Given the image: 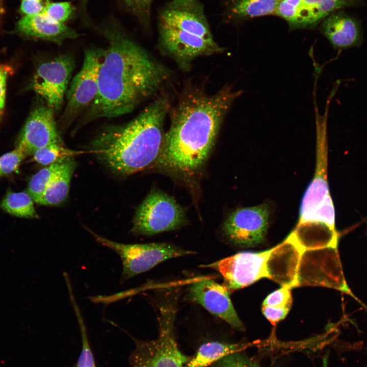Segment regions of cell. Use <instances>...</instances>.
I'll list each match as a JSON object with an SVG mask.
<instances>
[{"mask_svg": "<svg viewBox=\"0 0 367 367\" xmlns=\"http://www.w3.org/2000/svg\"><path fill=\"white\" fill-rule=\"evenodd\" d=\"M242 93L225 86L211 95L195 90L185 94L174 109L159 155L152 166L189 177L206 162L222 122Z\"/></svg>", "mask_w": 367, "mask_h": 367, "instance_id": "6da1fadb", "label": "cell"}, {"mask_svg": "<svg viewBox=\"0 0 367 367\" xmlns=\"http://www.w3.org/2000/svg\"><path fill=\"white\" fill-rule=\"evenodd\" d=\"M108 41L98 77V91L87 121L131 112L155 94L168 77L166 70L140 45L113 26L98 28Z\"/></svg>", "mask_w": 367, "mask_h": 367, "instance_id": "7a4b0ae2", "label": "cell"}, {"mask_svg": "<svg viewBox=\"0 0 367 367\" xmlns=\"http://www.w3.org/2000/svg\"><path fill=\"white\" fill-rule=\"evenodd\" d=\"M169 109L167 99L158 98L128 123L105 128L92 143L93 151L107 167L122 175L150 166L161 150Z\"/></svg>", "mask_w": 367, "mask_h": 367, "instance_id": "3957f363", "label": "cell"}, {"mask_svg": "<svg viewBox=\"0 0 367 367\" xmlns=\"http://www.w3.org/2000/svg\"><path fill=\"white\" fill-rule=\"evenodd\" d=\"M160 42L178 64L187 66L197 57L220 53L200 0H171L158 17Z\"/></svg>", "mask_w": 367, "mask_h": 367, "instance_id": "277c9868", "label": "cell"}, {"mask_svg": "<svg viewBox=\"0 0 367 367\" xmlns=\"http://www.w3.org/2000/svg\"><path fill=\"white\" fill-rule=\"evenodd\" d=\"M175 300L167 299L159 306L158 337L151 340L135 339L136 347L129 359L131 367H185L189 358L181 353L175 342Z\"/></svg>", "mask_w": 367, "mask_h": 367, "instance_id": "5b68a950", "label": "cell"}, {"mask_svg": "<svg viewBox=\"0 0 367 367\" xmlns=\"http://www.w3.org/2000/svg\"><path fill=\"white\" fill-rule=\"evenodd\" d=\"M88 230L98 243L113 250L120 257L123 266L122 282L166 260L194 253L192 251L167 243L134 244L117 243L89 229Z\"/></svg>", "mask_w": 367, "mask_h": 367, "instance_id": "8992f818", "label": "cell"}, {"mask_svg": "<svg viewBox=\"0 0 367 367\" xmlns=\"http://www.w3.org/2000/svg\"><path fill=\"white\" fill-rule=\"evenodd\" d=\"M187 221L183 207L172 196L159 190L150 192L137 208L131 232L153 235L178 229Z\"/></svg>", "mask_w": 367, "mask_h": 367, "instance_id": "52a82bcc", "label": "cell"}, {"mask_svg": "<svg viewBox=\"0 0 367 367\" xmlns=\"http://www.w3.org/2000/svg\"><path fill=\"white\" fill-rule=\"evenodd\" d=\"M74 61L69 55H61L41 64L36 70L31 86L54 112L59 111L63 103Z\"/></svg>", "mask_w": 367, "mask_h": 367, "instance_id": "ba28073f", "label": "cell"}, {"mask_svg": "<svg viewBox=\"0 0 367 367\" xmlns=\"http://www.w3.org/2000/svg\"><path fill=\"white\" fill-rule=\"evenodd\" d=\"M270 251L240 252L200 267L219 272L224 278L223 285L232 292L267 277L266 263Z\"/></svg>", "mask_w": 367, "mask_h": 367, "instance_id": "9c48e42d", "label": "cell"}, {"mask_svg": "<svg viewBox=\"0 0 367 367\" xmlns=\"http://www.w3.org/2000/svg\"><path fill=\"white\" fill-rule=\"evenodd\" d=\"M103 56L104 49H90L85 51L82 67L72 80L67 92L63 119L73 118L95 98L98 91L99 70Z\"/></svg>", "mask_w": 367, "mask_h": 367, "instance_id": "30bf717a", "label": "cell"}, {"mask_svg": "<svg viewBox=\"0 0 367 367\" xmlns=\"http://www.w3.org/2000/svg\"><path fill=\"white\" fill-rule=\"evenodd\" d=\"M269 216V208L266 204L237 209L224 222V234L236 245L255 246L265 240Z\"/></svg>", "mask_w": 367, "mask_h": 367, "instance_id": "8fae6325", "label": "cell"}, {"mask_svg": "<svg viewBox=\"0 0 367 367\" xmlns=\"http://www.w3.org/2000/svg\"><path fill=\"white\" fill-rule=\"evenodd\" d=\"M185 298L201 305L233 328L238 330L244 329L231 303L228 291L223 285L211 278H203L192 282L188 286Z\"/></svg>", "mask_w": 367, "mask_h": 367, "instance_id": "7c38bea8", "label": "cell"}, {"mask_svg": "<svg viewBox=\"0 0 367 367\" xmlns=\"http://www.w3.org/2000/svg\"><path fill=\"white\" fill-rule=\"evenodd\" d=\"M54 111L46 104L36 106L31 113L18 138L16 147L25 155L50 144H62L54 117Z\"/></svg>", "mask_w": 367, "mask_h": 367, "instance_id": "4fadbf2b", "label": "cell"}, {"mask_svg": "<svg viewBox=\"0 0 367 367\" xmlns=\"http://www.w3.org/2000/svg\"><path fill=\"white\" fill-rule=\"evenodd\" d=\"M326 158L307 187L300 207V222L318 221L335 229V211L326 176Z\"/></svg>", "mask_w": 367, "mask_h": 367, "instance_id": "5bb4252c", "label": "cell"}, {"mask_svg": "<svg viewBox=\"0 0 367 367\" xmlns=\"http://www.w3.org/2000/svg\"><path fill=\"white\" fill-rule=\"evenodd\" d=\"M303 251L289 237L271 249L266 263L267 277L291 289L297 285V275Z\"/></svg>", "mask_w": 367, "mask_h": 367, "instance_id": "9a60e30c", "label": "cell"}, {"mask_svg": "<svg viewBox=\"0 0 367 367\" xmlns=\"http://www.w3.org/2000/svg\"><path fill=\"white\" fill-rule=\"evenodd\" d=\"M320 30L335 48H346L358 45L362 40L358 21L342 10L332 13L323 20Z\"/></svg>", "mask_w": 367, "mask_h": 367, "instance_id": "2e32d148", "label": "cell"}, {"mask_svg": "<svg viewBox=\"0 0 367 367\" xmlns=\"http://www.w3.org/2000/svg\"><path fill=\"white\" fill-rule=\"evenodd\" d=\"M17 30L25 36L39 38L58 44L79 34L64 23L50 19L43 13L24 16L17 23Z\"/></svg>", "mask_w": 367, "mask_h": 367, "instance_id": "e0dca14e", "label": "cell"}, {"mask_svg": "<svg viewBox=\"0 0 367 367\" xmlns=\"http://www.w3.org/2000/svg\"><path fill=\"white\" fill-rule=\"evenodd\" d=\"M289 237L303 252L322 247H334L337 242L335 229L318 221L299 222Z\"/></svg>", "mask_w": 367, "mask_h": 367, "instance_id": "ac0fdd59", "label": "cell"}, {"mask_svg": "<svg viewBox=\"0 0 367 367\" xmlns=\"http://www.w3.org/2000/svg\"><path fill=\"white\" fill-rule=\"evenodd\" d=\"M363 0H302L300 29L311 28L338 9L362 4Z\"/></svg>", "mask_w": 367, "mask_h": 367, "instance_id": "d6986e66", "label": "cell"}, {"mask_svg": "<svg viewBox=\"0 0 367 367\" xmlns=\"http://www.w3.org/2000/svg\"><path fill=\"white\" fill-rule=\"evenodd\" d=\"M279 0H225V16L229 20L275 14Z\"/></svg>", "mask_w": 367, "mask_h": 367, "instance_id": "ffe728a7", "label": "cell"}, {"mask_svg": "<svg viewBox=\"0 0 367 367\" xmlns=\"http://www.w3.org/2000/svg\"><path fill=\"white\" fill-rule=\"evenodd\" d=\"M75 167L76 163L72 157L65 159L38 204L57 205L63 202L68 196L71 179Z\"/></svg>", "mask_w": 367, "mask_h": 367, "instance_id": "44dd1931", "label": "cell"}, {"mask_svg": "<svg viewBox=\"0 0 367 367\" xmlns=\"http://www.w3.org/2000/svg\"><path fill=\"white\" fill-rule=\"evenodd\" d=\"M245 344L212 341L202 344L185 367H206L245 348Z\"/></svg>", "mask_w": 367, "mask_h": 367, "instance_id": "7402d4cb", "label": "cell"}, {"mask_svg": "<svg viewBox=\"0 0 367 367\" xmlns=\"http://www.w3.org/2000/svg\"><path fill=\"white\" fill-rule=\"evenodd\" d=\"M34 200L28 192H8L1 203V207L9 214L18 217L36 218Z\"/></svg>", "mask_w": 367, "mask_h": 367, "instance_id": "603a6c76", "label": "cell"}, {"mask_svg": "<svg viewBox=\"0 0 367 367\" xmlns=\"http://www.w3.org/2000/svg\"><path fill=\"white\" fill-rule=\"evenodd\" d=\"M66 285L70 302L78 321L82 338V350L75 367H96L94 357L89 343L86 328L80 309L75 299L71 283L67 282Z\"/></svg>", "mask_w": 367, "mask_h": 367, "instance_id": "cb8c5ba5", "label": "cell"}, {"mask_svg": "<svg viewBox=\"0 0 367 367\" xmlns=\"http://www.w3.org/2000/svg\"><path fill=\"white\" fill-rule=\"evenodd\" d=\"M64 160L48 165L31 177L27 192L34 202L38 203L46 188L61 167Z\"/></svg>", "mask_w": 367, "mask_h": 367, "instance_id": "d4e9b609", "label": "cell"}, {"mask_svg": "<svg viewBox=\"0 0 367 367\" xmlns=\"http://www.w3.org/2000/svg\"><path fill=\"white\" fill-rule=\"evenodd\" d=\"M71 154V151L65 148L62 144L52 143L38 149L33 155L36 162L48 166L70 157Z\"/></svg>", "mask_w": 367, "mask_h": 367, "instance_id": "484cf974", "label": "cell"}, {"mask_svg": "<svg viewBox=\"0 0 367 367\" xmlns=\"http://www.w3.org/2000/svg\"><path fill=\"white\" fill-rule=\"evenodd\" d=\"M302 0H279L275 14L288 23L291 30L300 29Z\"/></svg>", "mask_w": 367, "mask_h": 367, "instance_id": "4316f807", "label": "cell"}, {"mask_svg": "<svg viewBox=\"0 0 367 367\" xmlns=\"http://www.w3.org/2000/svg\"><path fill=\"white\" fill-rule=\"evenodd\" d=\"M152 1L153 0H122L128 11L144 25L149 24L150 20Z\"/></svg>", "mask_w": 367, "mask_h": 367, "instance_id": "83f0119b", "label": "cell"}, {"mask_svg": "<svg viewBox=\"0 0 367 367\" xmlns=\"http://www.w3.org/2000/svg\"><path fill=\"white\" fill-rule=\"evenodd\" d=\"M74 13V8L68 2L49 3L42 13L54 21L64 22L70 19Z\"/></svg>", "mask_w": 367, "mask_h": 367, "instance_id": "f1b7e54d", "label": "cell"}, {"mask_svg": "<svg viewBox=\"0 0 367 367\" xmlns=\"http://www.w3.org/2000/svg\"><path fill=\"white\" fill-rule=\"evenodd\" d=\"M27 155L21 149L15 148L0 157V177L16 171Z\"/></svg>", "mask_w": 367, "mask_h": 367, "instance_id": "f546056e", "label": "cell"}, {"mask_svg": "<svg viewBox=\"0 0 367 367\" xmlns=\"http://www.w3.org/2000/svg\"><path fill=\"white\" fill-rule=\"evenodd\" d=\"M290 288L282 286L269 294L265 299L263 305L272 306L290 309L292 297Z\"/></svg>", "mask_w": 367, "mask_h": 367, "instance_id": "4dcf8cb0", "label": "cell"}, {"mask_svg": "<svg viewBox=\"0 0 367 367\" xmlns=\"http://www.w3.org/2000/svg\"><path fill=\"white\" fill-rule=\"evenodd\" d=\"M49 3V0H22L20 11L25 16L41 14Z\"/></svg>", "mask_w": 367, "mask_h": 367, "instance_id": "1f68e13d", "label": "cell"}, {"mask_svg": "<svg viewBox=\"0 0 367 367\" xmlns=\"http://www.w3.org/2000/svg\"><path fill=\"white\" fill-rule=\"evenodd\" d=\"M228 367H262L255 360L238 352L226 356Z\"/></svg>", "mask_w": 367, "mask_h": 367, "instance_id": "d6a6232c", "label": "cell"}, {"mask_svg": "<svg viewBox=\"0 0 367 367\" xmlns=\"http://www.w3.org/2000/svg\"><path fill=\"white\" fill-rule=\"evenodd\" d=\"M289 309L268 305H263L262 312L266 318L273 325H276L287 315Z\"/></svg>", "mask_w": 367, "mask_h": 367, "instance_id": "836d02e7", "label": "cell"}, {"mask_svg": "<svg viewBox=\"0 0 367 367\" xmlns=\"http://www.w3.org/2000/svg\"><path fill=\"white\" fill-rule=\"evenodd\" d=\"M11 70L9 66L0 63V118L5 105L7 78Z\"/></svg>", "mask_w": 367, "mask_h": 367, "instance_id": "e575fe53", "label": "cell"}, {"mask_svg": "<svg viewBox=\"0 0 367 367\" xmlns=\"http://www.w3.org/2000/svg\"><path fill=\"white\" fill-rule=\"evenodd\" d=\"M210 367H228L226 356L209 365Z\"/></svg>", "mask_w": 367, "mask_h": 367, "instance_id": "d590c367", "label": "cell"}, {"mask_svg": "<svg viewBox=\"0 0 367 367\" xmlns=\"http://www.w3.org/2000/svg\"><path fill=\"white\" fill-rule=\"evenodd\" d=\"M88 1L89 0H80L81 10V11H83L84 13L85 11V8Z\"/></svg>", "mask_w": 367, "mask_h": 367, "instance_id": "8d00e7d4", "label": "cell"}]
</instances>
